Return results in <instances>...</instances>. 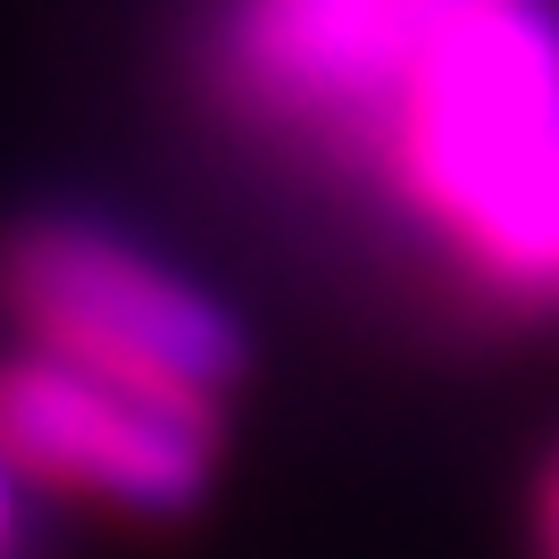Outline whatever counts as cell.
<instances>
[{"label":"cell","instance_id":"5","mask_svg":"<svg viewBox=\"0 0 559 559\" xmlns=\"http://www.w3.org/2000/svg\"><path fill=\"white\" fill-rule=\"evenodd\" d=\"M467 276L510 309H559V151L535 176V192L501 217V234L467 259Z\"/></svg>","mask_w":559,"mask_h":559},{"label":"cell","instance_id":"3","mask_svg":"<svg viewBox=\"0 0 559 559\" xmlns=\"http://www.w3.org/2000/svg\"><path fill=\"white\" fill-rule=\"evenodd\" d=\"M0 467L109 518H185L217 476V418L100 384L43 350H0Z\"/></svg>","mask_w":559,"mask_h":559},{"label":"cell","instance_id":"7","mask_svg":"<svg viewBox=\"0 0 559 559\" xmlns=\"http://www.w3.org/2000/svg\"><path fill=\"white\" fill-rule=\"evenodd\" d=\"M17 476H9V467H0V559H17Z\"/></svg>","mask_w":559,"mask_h":559},{"label":"cell","instance_id":"4","mask_svg":"<svg viewBox=\"0 0 559 559\" xmlns=\"http://www.w3.org/2000/svg\"><path fill=\"white\" fill-rule=\"evenodd\" d=\"M485 0H234L226 84L276 126L368 134L426 43Z\"/></svg>","mask_w":559,"mask_h":559},{"label":"cell","instance_id":"6","mask_svg":"<svg viewBox=\"0 0 559 559\" xmlns=\"http://www.w3.org/2000/svg\"><path fill=\"white\" fill-rule=\"evenodd\" d=\"M535 559H559V460H551L543 501H535Z\"/></svg>","mask_w":559,"mask_h":559},{"label":"cell","instance_id":"2","mask_svg":"<svg viewBox=\"0 0 559 559\" xmlns=\"http://www.w3.org/2000/svg\"><path fill=\"white\" fill-rule=\"evenodd\" d=\"M0 318L17 350L201 418H226V393L242 376V334L226 309L185 267L93 217H25L0 234Z\"/></svg>","mask_w":559,"mask_h":559},{"label":"cell","instance_id":"1","mask_svg":"<svg viewBox=\"0 0 559 559\" xmlns=\"http://www.w3.org/2000/svg\"><path fill=\"white\" fill-rule=\"evenodd\" d=\"M368 134L393 192L467 267L559 151V25L535 0L467 9L426 43Z\"/></svg>","mask_w":559,"mask_h":559}]
</instances>
